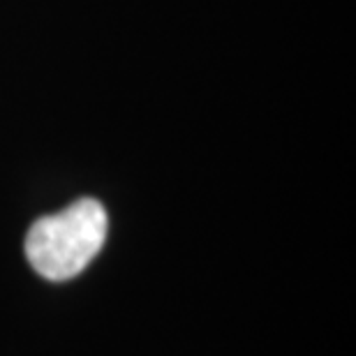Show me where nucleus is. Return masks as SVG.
I'll return each instance as SVG.
<instances>
[{"label":"nucleus","instance_id":"obj_1","mask_svg":"<svg viewBox=\"0 0 356 356\" xmlns=\"http://www.w3.org/2000/svg\"><path fill=\"white\" fill-rule=\"evenodd\" d=\"M106 232L109 218L104 206L97 199L83 197L33 222L26 236V257L47 280H72L97 257Z\"/></svg>","mask_w":356,"mask_h":356}]
</instances>
